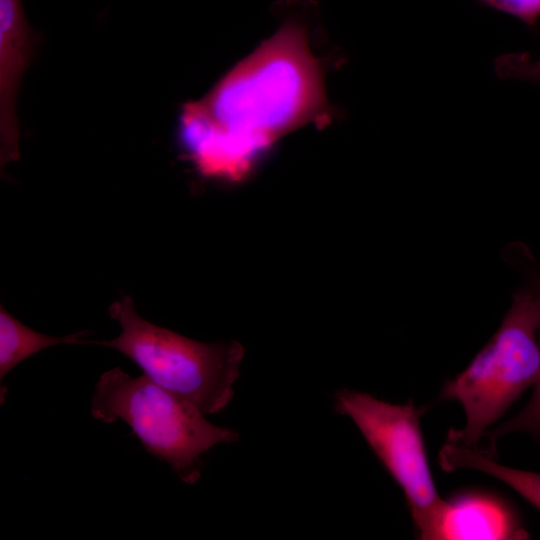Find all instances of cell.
<instances>
[{
	"label": "cell",
	"mask_w": 540,
	"mask_h": 540,
	"mask_svg": "<svg viewBox=\"0 0 540 540\" xmlns=\"http://www.w3.org/2000/svg\"><path fill=\"white\" fill-rule=\"evenodd\" d=\"M539 315L533 290L520 291L498 331L471 363L441 391L459 402L466 423L447 441L473 447L518 397L540 379Z\"/></svg>",
	"instance_id": "cell-4"
},
{
	"label": "cell",
	"mask_w": 540,
	"mask_h": 540,
	"mask_svg": "<svg viewBox=\"0 0 540 540\" xmlns=\"http://www.w3.org/2000/svg\"><path fill=\"white\" fill-rule=\"evenodd\" d=\"M538 307L539 324L538 336L540 343V284L533 290ZM512 432H525L540 438V379L535 385L533 395L528 404L513 418L505 421L490 433H485L489 437L491 446L487 454L494 456L496 442L504 435Z\"/></svg>",
	"instance_id": "cell-11"
},
{
	"label": "cell",
	"mask_w": 540,
	"mask_h": 540,
	"mask_svg": "<svg viewBox=\"0 0 540 540\" xmlns=\"http://www.w3.org/2000/svg\"><path fill=\"white\" fill-rule=\"evenodd\" d=\"M526 538L528 533L504 503L481 494L447 501L437 535V540Z\"/></svg>",
	"instance_id": "cell-8"
},
{
	"label": "cell",
	"mask_w": 540,
	"mask_h": 540,
	"mask_svg": "<svg viewBox=\"0 0 540 540\" xmlns=\"http://www.w3.org/2000/svg\"><path fill=\"white\" fill-rule=\"evenodd\" d=\"M179 135L188 156L206 177L239 181L261 155L213 122L197 101L182 107Z\"/></svg>",
	"instance_id": "cell-7"
},
{
	"label": "cell",
	"mask_w": 540,
	"mask_h": 540,
	"mask_svg": "<svg viewBox=\"0 0 540 540\" xmlns=\"http://www.w3.org/2000/svg\"><path fill=\"white\" fill-rule=\"evenodd\" d=\"M479 4L512 15L535 27L540 19V0H475Z\"/></svg>",
	"instance_id": "cell-13"
},
{
	"label": "cell",
	"mask_w": 540,
	"mask_h": 540,
	"mask_svg": "<svg viewBox=\"0 0 540 540\" xmlns=\"http://www.w3.org/2000/svg\"><path fill=\"white\" fill-rule=\"evenodd\" d=\"M90 411L103 423H126L144 449L187 484L199 479L203 453L239 439L236 430L212 424L197 407L144 374L131 377L119 367L100 376Z\"/></svg>",
	"instance_id": "cell-3"
},
{
	"label": "cell",
	"mask_w": 540,
	"mask_h": 540,
	"mask_svg": "<svg viewBox=\"0 0 540 540\" xmlns=\"http://www.w3.org/2000/svg\"><path fill=\"white\" fill-rule=\"evenodd\" d=\"M87 331L62 337L37 332L0 307V380L20 362L48 347L62 344H82Z\"/></svg>",
	"instance_id": "cell-10"
},
{
	"label": "cell",
	"mask_w": 540,
	"mask_h": 540,
	"mask_svg": "<svg viewBox=\"0 0 540 540\" xmlns=\"http://www.w3.org/2000/svg\"><path fill=\"white\" fill-rule=\"evenodd\" d=\"M335 409L348 416L403 490L424 540H436L447 501L438 494L420 429L422 409L411 402L391 404L370 394L343 389Z\"/></svg>",
	"instance_id": "cell-5"
},
{
	"label": "cell",
	"mask_w": 540,
	"mask_h": 540,
	"mask_svg": "<svg viewBox=\"0 0 540 540\" xmlns=\"http://www.w3.org/2000/svg\"><path fill=\"white\" fill-rule=\"evenodd\" d=\"M121 332L111 340L83 342L112 348L133 361L151 381L205 415L224 410L234 396L244 357L236 341L204 343L155 325L124 296L108 309Z\"/></svg>",
	"instance_id": "cell-2"
},
{
	"label": "cell",
	"mask_w": 540,
	"mask_h": 540,
	"mask_svg": "<svg viewBox=\"0 0 540 540\" xmlns=\"http://www.w3.org/2000/svg\"><path fill=\"white\" fill-rule=\"evenodd\" d=\"M439 464L448 472L465 468L488 474L505 483L540 509V474L507 467L473 447L449 442L439 451Z\"/></svg>",
	"instance_id": "cell-9"
},
{
	"label": "cell",
	"mask_w": 540,
	"mask_h": 540,
	"mask_svg": "<svg viewBox=\"0 0 540 540\" xmlns=\"http://www.w3.org/2000/svg\"><path fill=\"white\" fill-rule=\"evenodd\" d=\"M198 103L219 127L261 153L330 115L321 67L297 19L286 20Z\"/></svg>",
	"instance_id": "cell-1"
},
{
	"label": "cell",
	"mask_w": 540,
	"mask_h": 540,
	"mask_svg": "<svg viewBox=\"0 0 540 540\" xmlns=\"http://www.w3.org/2000/svg\"><path fill=\"white\" fill-rule=\"evenodd\" d=\"M495 71L501 78L540 83V58L533 60L526 53L505 54L496 59Z\"/></svg>",
	"instance_id": "cell-12"
},
{
	"label": "cell",
	"mask_w": 540,
	"mask_h": 540,
	"mask_svg": "<svg viewBox=\"0 0 540 540\" xmlns=\"http://www.w3.org/2000/svg\"><path fill=\"white\" fill-rule=\"evenodd\" d=\"M36 35L29 26L21 0H0V161L17 160L19 129L16 94L29 65Z\"/></svg>",
	"instance_id": "cell-6"
}]
</instances>
